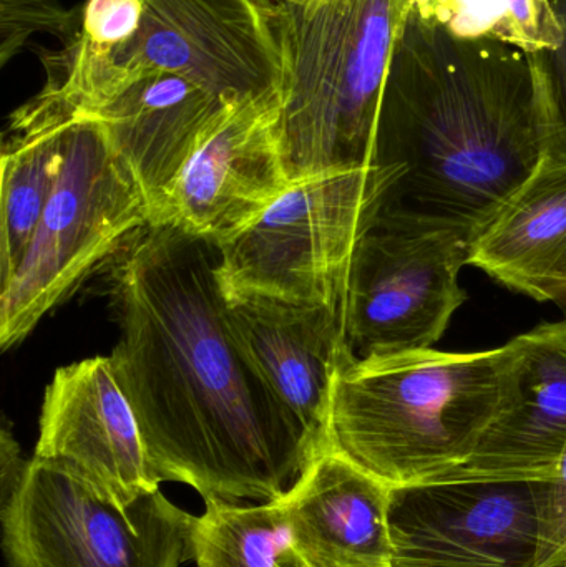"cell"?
I'll list each match as a JSON object with an SVG mask.
<instances>
[{
	"label": "cell",
	"instance_id": "obj_24",
	"mask_svg": "<svg viewBox=\"0 0 566 567\" xmlns=\"http://www.w3.org/2000/svg\"><path fill=\"white\" fill-rule=\"evenodd\" d=\"M557 10L558 20L564 30L562 45L555 52H550L552 66H554L555 80H557L558 93H560L562 110L566 120V0H552Z\"/></svg>",
	"mask_w": 566,
	"mask_h": 567
},
{
	"label": "cell",
	"instance_id": "obj_20",
	"mask_svg": "<svg viewBox=\"0 0 566 567\" xmlns=\"http://www.w3.org/2000/svg\"><path fill=\"white\" fill-rule=\"evenodd\" d=\"M409 13L451 35L555 52L564 40L552 0H409Z\"/></svg>",
	"mask_w": 566,
	"mask_h": 567
},
{
	"label": "cell",
	"instance_id": "obj_13",
	"mask_svg": "<svg viewBox=\"0 0 566 567\" xmlns=\"http://www.w3.org/2000/svg\"><path fill=\"white\" fill-rule=\"evenodd\" d=\"M239 342L281 402L306 426L319 452L328 450L336 373L351 359L342 306L253 296L228 300Z\"/></svg>",
	"mask_w": 566,
	"mask_h": 567
},
{
	"label": "cell",
	"instance_id": "obj_9",
	"mask_svg": "<svg viewBox=\"0 0 566 567\" xmlns=\"http://www.w3.org/2000/svg\"><path fill=\"white\" fill-rule=\"evenodd\" d=\"M471 238L375 221L356 246L342 317L356 359L434 349L467 293Z\"/></svg>",
	"mask_w": 566,
	"mask_h": 567
},
{
	"label": "cell",
	"instance_id": "obj_10",
	"mask_svg": "<svg viewBox=\"0 0 566 567\" xmlns=\"http://www.w3.org/2000/svg\"><path fill=\"white\" fill-rule=\"evenodd\" d=\"M550 482L394 486L391 567H535Z\"/></svg>",
	"mask_w": 566,
	"mask_h": 567
},
{
	"label": "cell",
	"instance_id": "obj_15",
	"mask_svg": "<svg viewBox=\"0 0 566 567\" xmlns=\"http://www.w3.org/2000/svg\"><path fill=\"white\" fill-rule=\"evenodd\" d=\"M239 105L178 73L148 72L90 115L135 173L153 215L193 153Z\"/></svg>",
	"mask_w": 566,
	"mask_h": 567
},
{
	"label": "cell",
	"instance_id": "obj_14",
	"mask_svg": "<svg viewBox=\"0 0 566 567\" xmlns=\"http://www.w3.org/2000/svg\"><path fill=\"white\" fill-rule=\"evenodd\" d=\"M524 336L517 392L481 445L435 482H552L566 449V320Z\"/></svg>",
	"mask_w": 566,
	"mask_h": 567
},
{
	"label": "cell",
	"instance_id": "obj_11",
	"mask_svg": "<svg viewBox=\"0 0 566 567\" xmlns=\"http://www.w3.org/2000/svg\"><path fill=\"white\" fill-rule=\"evenodd\" d=\"M279 102L236 106L169 185L150 225L223 245L292 185L279 140Z\"/></svg>",
	"mask_w": 566,
	"mask_h": 567
},
{
	"label": "cell",
	"instance_id": "obj_16",
	"mask_svg": "<svg viewBox=\"0 0 566 567\" xmlns=\"http://www.w3.org/2000/svg\"><path fill=\"white\" fill-rule=\"evenodd\" d=\"M392 486L335 452L309 463L282 496L292 542L309 567H391Z\"/></svg>",
	"mask_w": 566,
	"mask_h": 567
},
{
	"label": "cell",
	"instance_id": "obj_1",
	"mask_svg": "<svg viewBox=\"0 0 566 567\" xmlns=\"http://www.w3.org/2000/svg\"><path fill=\"white\" fill-rule=\"evenodd\" d=\"M216 243L148 225L109 262L113 369L150 465L209 499L276 502L321 455L239 342Z\"/></svg>",
	"mask_w": 566,
	"mask_h": 567
},
{
	"label": "cell",
	"instance_id": "obj_5",
	"mask_svg": "<svg viewBox=\"0 0 566 567\" xmlns=\"http://www.w3.org/2000/svg\"><path fill=\"white\" fill-rule=\"evenodd\" d=\"M279 140L292 183L374 166L389 63L409 0H276Z\"/></svg>",
	"mask_w": 566,
	"mask_h": 567
},
{
	"label": "cell",
	"instance_id": "obj_21",
	"mask_svg": "<svg viewBox=\"0 0 566 567\" xmlns=\"http://www.w3.org/2000/svg\"><path fill=\"white\" fill-rule=\"evenodd\" d=\"M73 12H65L56 0H2V65H7L33 32L69 35Z\"/></svg>",
	"mask_w": 566,
	"mask_h": 567
},
{
	"label": "cell",
	"instance_id": "obj_7",
	"mask_svg": "<svg viewBox=\"0 0 566 567\" xmlns=\"http://www.w3.org/2000/svg\"><path fill=\"white\" fill-rule=\"evenodd\" d=\"M399 175L369 166L292 183L245 231L218 245L226 299L259 293L342 306L356 246Z\"/></svg>",
	"mask_w": 566,
	"mask_h": 567
},
{
	"label": "cell",
	"instance_id": "obj_18",
	"mask_svg": "<svg viewBox=\"0 0 566 567\" xmlns=\"http://www.w3.org/2000/svg\"><path fill=\"white\" fill-rule=\"evenodd\" d=\"M73 106L55 90L39 95L10 116L3 135L0 192V284L9 281L25 256L55 188L63 136Z\"/></svg>",
	"mask_w": 566,
	"mask_h": 567
},
{
	"label": "cell",
	"instance_id": "obj_22",
	"mask_svg": "<svg viewBox=\"0 0 566 567\" xmlns=\"http://www.w3.org/2000/svg\"><path fill=\"white\" fill-rule=\"evenodd\" d=\"M535 567H566V449L545 499Z\"/></svg>",
	"mask_w": 566,
	"mask_h": 567
},
{
	"label": "cell",
	"instance_id": "obj_17",
	"mask_svg": "<svg viewBox=\"0 0 566 567\" xmlns=\"http://www.w3.org/2000/svg\"><path fill=\"white\" fill-rule=\"evenodd\" d=\"M469 265L538 302L566 299V150L548 153L475 235Z\"/></svg>",
	"mask_w": 566,
	"mask_h": 567
},
{
	"label": "cell",
	"instance_id": "obj_3",
	"mask_svg": "<svg viewBox=\"0 0 566 567\" xmlns=\"http://www.w3.org/2000/svg\"><path fill=\"white\" fill-rule=\"evenodd\" d=\"M524 350L518 336L481 352L351 357L332 385L329 452L392 488L442 478L511 405Z\"/></svg>",
	"mask_w": 566,
	"mask_h": 567
},
{
	"label": "cell",
	"instance_id": "obj_12",
	"mask_svg": "<svg viewBox=\"0 0 566 567\" xmlns=\"http://www.w3.org/2000/svg\"><path fill=\"white\" fill-rule=\"evenodd\" d=\"M33 458L66 470L122 506L162 485L110 357L56 370L43 396Z\"/></svg>",
	"mask_w": 566,
	"mask_h": 567
},
{
	"label": "cell",
	"instance_id": "obj_4",
	"mask_svg": "<svg viewBox=\"0 0 566 567\" xmlns=\"http://www.w3.org/2000/svg\"><path fill=\"white\" fill-rule=\"evenodd\" d=\"M47 89L96 113L148 72H172L231 103L279 102L276 0H85Z\"/></svg>",
	"mask_w": 566,
	"mask_h": 567
},
{
	"label": "cell",
	"instance_id": "obj_8",
	"mask_svg": "<svg viewBox=\"0 0 566 567\" xmlns=\"http://www.w3.org/2000/svg\"><path fill=\"white\" fill-rule=\"evenodd\" d=\"M0 503L9 567H179L193 559L196 516L162 492L122 506L32 458Z\"/></svg>",
	"mask_w": 566,
	"mask_h": 567
},
{
	"label": "cell",
	"instance_id": "obj_6",
	"mask_svg": "<svg viewBox=\"0 0 566 567\" xmlns=\"http://www.w3.org/2000/svg\"><path fill=\"white\" fill-rule=\"evenodd\" d=\"M150 218L145 192L102 122L73 106L55 188L25 256L0 290L2 349L25 339Z\"/></svg>",
	"mask_w": 566,
	"mask_h": 567
},
{
	"label": "cell",
	"instance_id": "obj_2",
	"mask_svg": "<svg viewBox=\"0 0 566 567\" xmlns=\"http://www.w3.org/2000/svg\"><path fill=\"white\" fill-rule=\"evenodd\" d=\"M566 150L550 53L469 40L408 12L374 166L401 172L378 221L475 238L548 153Z\"/></svg>",
	"mask_w": 566,
	"mask_h": 567
},
{
	"label": "cell",
	"instance_id": "obj_23",
	"mask_svg": "<svg viewBox=\"0 0 566 567\" xmlns=\"http://www.w3.org/2000/svg\"><path fill=\"white\" fill-rule=\"evenodd\" d=\"M2 443H0V462H2V499H6L10 495L13 488H16L19 480L22 478L23 470H25V460L20 456V449L17 445L16 439H13L12 432H10L9 422L3 423L2 429ZM0 499V502H2Z\"/></svg>",
	"mask_w": 566,
	"mask_h": 567
},
{
	"label": "cell",
	"instance_id": "obj_19",
	"mask_svg": "<svg viewBox=\"0 0 566 567\" xmlns=\"http://www.w3.org/2000/svg\"><path fill=\"white\" fill-rule=\"evenodd\" d=\"M192 532L196 567H309L296 549L282 498L259 505L209 499Z\"/></svg>",
	"mask_w": 566,
	"mask_h": 567
}]
</instances>
